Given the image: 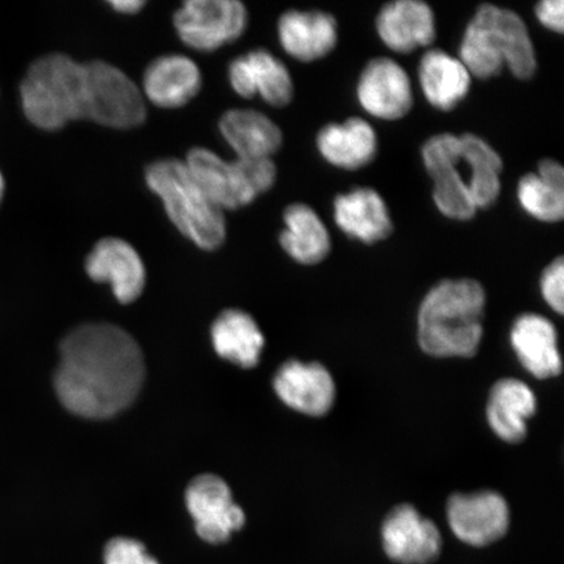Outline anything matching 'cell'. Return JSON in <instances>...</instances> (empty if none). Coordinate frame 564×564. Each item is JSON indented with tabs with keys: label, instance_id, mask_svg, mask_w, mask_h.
<instances>
[{
	"label": "cell",
	"instance_id": "28",
	"mask_svg": "<svg viewBox=\"0 0 564 564\" xmlns=\"http://www.w3.org/2000/svg\"><path fill=\"white\" fill-rule=\"evenodd\" d=\"M457 165L442 169L432 174L434 181V203L444 216L458 221L475 217L477 207L469 192L468 183L458 173Z\"/></svg>",
	"mask_w": 564,
	"mask_h": 564
},
{
	"label": "cell",
	"instance_id": "21",
	"mask_svg": "<svg viewBox=\"0 0 564 564\" xmlns=\"http://www.w3.org/2000/svg\"><path fill=\"white\" fill-rule=\"evenodd\" d=\"M317 150L324 160L345 171H357L376 159L378 137L361 118L324 126L316 137Z\"/></svg>",
	"mask_w": 564,
	"mask_h": 564
},
{
	"label": "cell",
	"instance_id": "22",
	"mask_svg": "<svg viewBox=\"0 0 564 564\" xmlns=\"http://www.w3.org/2000/svg\"><path fill=\"white\" fill-rule=\"evenodd\" d=\"M218 127L237 159H272L282 145L279 126L257 110L231 109Z\"/></svg>",
	"mask_w": 564,
	"mask_h": 564
},
{
	"label": "cell",
	"instance_id": "7",
	"mask_svg": "<svg viewBox=\"0 0 564 564\" xmlns=\"http://www.w3.org/2000/svg\"><path fill=\"white\" fill-rule=\"evenodd\" d=\"M87 76V121L117 130L143 124L147 108L140 88L108 62L84 63Z\"/></svg>",
	"mask_w": 564,
	"mask_h": 564
},
{
	"label": "cell",
	"instance_id": "14",
	"mask_svg": "<svg viewBox=\"0 0 564 564\" xmlns=\"http://www.w3.org/2000/svg\"><path fill=\"white\" fill-rule=\"evenodd\" d=\"M228 76L232 90L246 100L260 96L267 104L282 108L294 96L291 73L265 48H257L231 61Z\"/></svg>",
	"mask_w": 564,
	"mask_h": 564
},
{
	"label": "cell",
	"instance_id": "25",
	"mask_svg": "<svg viewBox=\"0 0 564 564\" xmlns=\"http://www.w3.org/2000/svg\"><path fill=\"white\" fill-rule=\"evenodd\" d=\"M284 223L280 245L295 262L313 265L327 258L330 251L329 232L312 207L302 203L292 204L284 212Z\"/></svg>",
	"mask_w": 564,
	"mask_h": 564
},
{
	"label": "cell",
	"instance_id": "23",
	"mask_svg": "<svg viewBox=\"0 0 564 564\" xmlns=\"http://www.w3.org/2000/svg\"><path fill=\"white\" fill-rule=\"evenodd\" d=\"M535 409L538 400L531 388L521 380L507 378L492 386L486 414L492 432L513 444L525 440L527 421Z\"/></svg>",
	"mask_w": 564,
	"mask_h": 564
},
{
	"label": "cell",
	"instance_id": "8",
	"mask_svg": "<svg viewBox=\"0 0 564 564\" xmlns=\"http://www.w3.org/2000/svg\"><path fill=\"white\" fill-rule=\"evenodd\" d=\"M173 23L183 44L209 53L241 37L249 11L238 0H188L174 13Z\"/></svg>",
	"mask_w": 564,
	"mask_h": 564
},
{
	"label": "cell",
	"instance_id": "33",
	"mask_svg": "<svg viewBox=\"0 0 564 564\" xmlns=\"http://www.w3.org/2000/svg\"><path fill=\"white\" fill-rule=\"evenodd\" d=\"M538 175L550 185L564 189V171L560 162L550 159L542 160Z\"/></svg>",
	"mask_w": 564,
	"mask_h": 564
},
{
	"label": "cell",
	"instance_id": "9",
	"mask_svg": "<svg viewBox=\"0 0 564 564\" xmlns=\"http://www.w3.org/2000/svg\"><path fill=\"white\" fill-rule=\"evenodd\" d=\"M186 506L197 538L209 545L227 544L246 524V514L232 499L229 486L215 475L193 479L186 491Z\"/></svg>",
	"mask_w": 564,
	"mask_h": 564
},
{
	"label": "cell",
	"instance_id": "24",
	"mask_svg": "<svg viewBox=\"0 0 564 564\" xmlns=\"http://www.w3.org/2000/svg\"><path fill=\"white\" fill-rule=\"evenodd\" d=\"M419 76L423 96L438 110H453L469 94L471 75L468 68L440 48L422 56Z\"/></svg>",
	"mask_w": 564,
	"mask_h": 564
},
{
	"label": "cell",
	"instance_id": "26",
	"mask_svg": "<svg viewBox=\"0 0 564 564\" xmlns=\"http://www.w3.org/2000/svg\"><path fill=\"white\" fill-rule=\"evenodd\" d=\"M212 340L218 356L251 369L259 362L264 336L252 316L241 310H227L212 327Z\"/></svg>",
	"mask_w": 564,
	"mask_h": 564
},
{
	"label": "cell",
	"instance_id": "34",
	"mask_svg": "<svg viewBox=\"0 0 564 564\" xmlns=\"http://www.w3.org/2000/svg\"><path fill=\"white\" fill-rule=\"evenodd\" d=\"M109 6L112 10L123 15H135L143 10L145 2L143 0H110Z\"/></svg>",
	"mask_w": 564,
	"mask_h": 564
},
{
	"label": "cell",
	"instance_id": "6",
	"mask_svg": "<svg viewBox=\"0 0 564 564\" xmlns=\"http://www.w3.org/2000/svg\"><path fill=\"white\" fill-rule=\"evenodd\" d=\"M185 164L197 185L223 210L249 206L270 192L278 178L272 159L227 161L203 147L193 148Z\"/></svg>",
	"mask_w": 564,
	"mask_h": 564
},
{
	"label": "cell",
	"instance_id": "19",
	"mask_svg": "<svg viewBox=\"0 0 564 564\" xmlns=\"http://www.w3.org/2000/svg\"><path fill=\"white\" fill-rule=\"evenodd\" d=\"M334 215L337 227L345 235L364 243L383 241L393 230L383 197L369 187H358L336 196Z\"/></svg>",
	"mask_w": 564,
	"mask_h": 564
},
{
	"label": "cell",
	"instance_id": "12",
	"mask_svg": "<svg viewBox=\"0 0 564 564\" xmlns=\"http://www.w3.org/2000/svg\"><path fill=\"white\" fill-rule=\"evenodd\" d=\"M357 97L372 117L397 121L412 109V83L398 62L376 58L366 65L359 76Z\"/></svg>",
	"mask_w": 564,
	"mask_h": 564
},
{
	"label": "cell",
	"instance_id": "29",
	"mask_svg": "<svg viewBox=\"0 0 564 564\" xmlns=\"http://www.w3.org/2000/svg\"><path fill=\"white\" fill-rule=\"evenodd\" d=\"M518 200L529 216L542 223H560L564 216V189L550 185L538 174L521 176Z\"/></svg>",
	"mask_w": 564,
	"mask_h": 564
},
{
	"label": "cell",
	"instance_id": "31",
	"mask_svg": "<svg viewBox=\"0 0 564 564\" xmlns=\"http://www.w3.org/2000/svg\"><path fill=\"white\" fill-rule=\"evenodd\" d=\"M541 293L547 305L560 315L564 312V262L555 259L541 278Z\"/></svg>",
	"mask_w": 564,
	"mask_h": 564
},
{
	"label": "cell",
	"instance_id": "2",
	"mask_svg": "<svg viewBox=\"0 0 564 564\" xmlns=\"http://www.w3.org/2000/svg\"><path fill=\"white\" fill-rule=\"evenodd\" d=\"M486 294L478 281L444 280L422 301L419 341L433 357L477 355L484 335Z\"/></svg>",
	"mask_w": 564,
	"mask_h": 564
},
{
	"label": "cell",
	"instance_id": "10",
	"mask_svg": "<svg viewBox=\"0 0 564 564\" xmlns=\"http://www.w3.org/2000/svg\"><path fill=\"white\" fill-rule=\"evenodd\" d=\"M447 520L456 539L471 547L496 544L511 523L509 505L496 491L454 494L448 499Z\"/></svg>",
	"mask_w": 564,
	"mask_h": 564
},
{
	"label": "cell",
	"instance_id": "32",
	"mask_svg": "<svg viewBox=\"0 0 564 564\" xmlns=\"http://www.w3.org/2000/svg\"><path fill=\"white\" fill-rule=\"evenodd\" d=\"M563 13L562 0H542L535 6V17H538L540 23L556 33H563L564 31Z\"/></svg>",
	"mask_w": 564,
	"mask_h": 564
},
{
	"label": "cell",
	"instance_id": "20",
	"mask_svg": "<svg viewBox=\"0 0 564 564\" xmlns=\"http://www.w3.org/2000/svg\"><path fill=\"white\" fill-rule=\"evenodd\" d=\"M511 344L521 365L539 379L560 376L562 358L553 323L538 314H524L513 323Z\"/></svg>",
	"mask_w": 564,
	"mask_h": 564
},
{
	"label": "cell",
	"instance_id": "16",
	"mask_svg": "<svg viewBox=\"0 0 564 564\" xmlns=\"http://www.w3.org/2000/svg\"><path fill=\"white\" fill-rule=\"evenodd\" d=\"M200 68L186 55L169 54L154 59L143 75L147 100L162 109H178L199 95Z\"/></svg>",
	"mask_w": 564,
	"mask_h": 564
},
{
	"label": "cell",
	"instance_id": "30",
	"mask_svg": "<svg viewBox=\"0 0 564 564\" xmlns=\"http://www.w3.org/2000/svg\"><path fill=\"white\" fill-rule=\"evenodd\" d=\"M102 564H162L150 552L144 542L129 535H117L106 542L102 550Z\"/></svg>",
	"mask_w": 564,
	"mask_h": 564
},
{
	"label": "cell",
	"instance_id": "4",
	"mask_svg": "<svg viewBox=\"0 0 564 564\" xmlns=\"http://www.w3.org/2000/svg\"><path fill=\"white\" fill-rule=\"evenodd\" d=\"M145 182L164 204L174 227L202 250L215 251L227 241V218L203 192L185 161L164 159L147 167Z\"/></svg>",
	"mask_w": 564,
	"mask_h": 564
},
{
	"label": "cell",
	"instance_id": "3",
	"mask_svg": "<svg viewBox=\"0 0 564 564\" xmlns=\"http://www.w3.org/2000/svg\"><path fill=\"white\" fill-rule=\"evenodd\" d=\"M463 65L478 79H490L509 68L527 80L538 69V56L524 20L517 12L482 4L465 30L460 46Z\"/></svg>",
	"mask_w": 564,
	"mask_h": 564
},
{
	"label": "cell",
	"instance_id": "35",
	"mask_svg": "<svg viewBox=\"0 0 564 564\" xmlns=\"http://www.w3.org/2000/svg\"><path fill=\"white\" fill-rule=\"evenodd\" d=\"M4 189H6V183H4L3 174L0 173V203H2V200H3Z\"/></svg>",
	"mask_w": 564,
	"mask_h": 564
},
{
	"label": "cell",
	"instance_id": "13",
	"mask_svg": "<svg viewBox=\"0 0 564 564\" xmlns=\"http://www.w3.org/2000/svg\"><path fill=\"white\" fill-rule=\"evenodd\" d=\"M86 271L91 280L109 284L122 303L137 301L145 288L143 259L135 247L121 238L100 239L87 257Z\"/></svg>",
	"mask_w": 564,
	"mask_h": 564
},
{
	"label": "cell",
	"instance_id": "11",
	"mask_svg": "<svg viewBox=\"0 0 564 564\" xmlns=\"http://www.w3.org/2000/svg\"><path fill=\"white\" fill-rule=\"evenodd\" d=\"M380 540L387 558L397 564H433L442 554L438 527L412 505H400L387 514Z\"/></svg>",
	"mask_w": 564,
	"mask_h": 564
},
{
	"label": "cell",
	"instance_id": "27",
	"mask_svg": "<svg viewBox=\"0 0 564 564\" xmlns=\"http://www.w3.org/2000/svg\"><path fill=\"white\" fill-rule=\"evenodd\" d=\"M462 140V160L470 169L468 187L478 208H488L498 200L500 173L503 161L498 152L482 138L465 133Z\"/></svg>",
	"mask_w": 564,
	"mask_h": 564
},
{
	"label": "cell",
	"instance_id": "18",
	"mask_svg": "<svg viewBox=\"0 0 564 564\" xmlns=\"http://www.w3.org/2000/svg\"><path fill=\"white\" fill-rule=\"evenodd\" d=\"M282 48L301 62L323 58L337 44V21L323 11L291 10L281 15L278 24Z\"/></svg>",
	"mask_w": 564,
	"mask_h": 564
},
{
	"label": "cell",
	"instance_id": "17",
	"mask_svg": "<svg viewBox=\"0 0 564 564\" xmlns=\"http://www.w3.org/2000/svg\"><path fill=\"white\" fill-rule=\"evenodd\" d=\"M377 30L384 45L397 53L432 45L435 40V17L421 0H394L380 10Z\"/></svg>",
	"mask_w": 564,
	"mask_h": 564
},
{
	"label": "cell",
	"instance_id": "5",
	"mask_svg": "<svg viewBox=\"0 0 564 564\" xmlns=\"http://www.w3.org/2000/svg\"><path fill=\"white\" fill-rule=\"evenodd\" d=\"M24 115L44 131L86 119L87 76L84 63L48 54L32 63L20 87Z\"/></svg>",
	"mask_w": 564,
	"mask_h": 564
},
{
	"label": "cell",
	"instance_id": "1",
	"mask_svg": "<svg viewBox=\"0 0 564 564\" xmlns=\"http://www.w3.org/2000/svg\"><path fill=\"white\" fill-rule=\"evenodd\" d=\"M144 378V357L135 338L112 324L90 323L62 341L54 382L69 412L104 420L133 403Z\"/></svg>",
	"mask_w": 564,
	"mask_h": 564
},
{
	"label": "cell",
	"instance_id": "15",
	"mask_svg": "<svg viewBox=\"0 0 564 564\" xmlns=\"http://www.w3.org/2000/svg\"><path fill=\"white\" fill-rule=\"evenodd\" d=\"M273 386L288 406L313 417L327 414L335 403L333 376L321 364L289 361L279 369Z\"/></svg>",
	"mask_w": 564,
	"mask_h": 564
}]
</instances>
